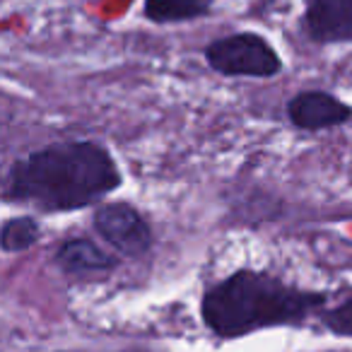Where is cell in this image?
Wrapping results in <instances>:
<instances>
[{
  "label": "cell",
  "mask_w": 352,
  "mask_h": 352,
  "mask_svg": "<svg viewBox=\"0 0 352 352\" xmlns=\"http://www.w3.org/2000/svg\"><path fill=\"white\" fill-rule=\"evenodd\" d=\"M118 169L94 142H60L17 162L10 196L51 210L85 208L118 186Z\"/></svg>",
  "instance_id": "obj_1"
},
{
  "label": "cell",
  "mask_w": 352,
  "mask_h": 352,
  "mask_svg": "<svg viewBox=\"0 0 352 352\" xmlns=\"http://www.w3.org/2000/svg\"><path fill=\"white\" fill-rule=\"evenodd\" d=\"M323 304V294L302 292L270 275L241 270L206 294L203 316L212 331L230 338L256 328L302 321Z\"/></svg>",
  "instance_id": "obj_2"
},
{
  "label": "cell",
  "mask_w": 352,
  "mask_h": 352,
  "mask_svg": "<svg viewBox=\"0 0 352 352\" xmlns=\"http://www.w3.org/2000/svg\"><path fill=\"white\" fill-rule=\"evenodd\" d=\"M206 58L222 75H246V78H273L280 73L278 54L258 34H234L208 46Z\"/></svg>",
  "instance_id": "obj_3"
},
{
  "label": "cell",
  "mask_w": 352,
  "mask_h": 352,
  "mask_svg": "<svg viewBox=\"0 0 352 352\" xmlns=\"http://www.w3.org/2000/svg\"><path fill=\"white\" fill-rule=\"evenodd\" d=\"M94 227L121 254L138 256L150 246L147 222L140 217V212L133 210L131 206H123V203L99 208L94 215Z\"/></svg>",
  "instance_id": "obj_4"
},
{
  "label": "cell",
  "mask_w": 352,
  "mask_h": 352,
  "mask_svg": "<svg viewBox=\"0 0 352 352\" xmlns=\"http://www.w3.org/2000/svg\"><path fill=\"white\" fill-rule=\"evenodd\" d=\"M287 113L292 123L304 131H321V128H333L350 121L352 109L342 104L338 97L328 92H302L292 97L287 107Z\"/></svg>",
  "instance_id": "obj_5"
},
{
  "label": "cell",
  "mask_w": 352,
  "mask_h": 352,
  "mask_svg": "<svg viewBox=\"0 0 352 352\" xmlns=\"http://www.w3.org/2000/svg\"><path fill=\"white\" fill-rule=\"evenodd\" d=\"M304 27L314 41L352 39V0H307Z\"/></svg>",
  "instance_id": "obj_6"
},
{
  "label": "cell",
  "mask_w": 352,
  "mask_h": 352,
  "mask_svg": "<svg viewBox=\"0 0 352 352\" xmlns=\"http://www.w3.org/2000/svg\"><path fill=\"white\" fill-rule=\"evenodd\" d=\"M58 263L70 273H87V270H102L113 265V258L104 254L99 246H94L89 239H70L60 246Z\"/></svg>",
  "instance_id": "obj_7"
},
{
  "label": "cell",
  "mask_w": 352,
  "mask_h": 352,
  "mask_svg": "<svg viewBox=\"0 0 352 352\" xmlns=\"http://www.w3.org/2000/svg\"><path fill=\"white\" fill-rule=\"evenodd\" d=\"M212 6V0H147L145 12L155 22H179L191 20Z\"/></svg>",
  "instance_id": "obj_8"
},
{
  "label": "cell",
  "mask_w": 352,
  "mask_h": 352,
  "mask_svg": "<svg viewBox=\"0 0 352 352\" xmlns=\"http://www.w3.org/2000/svg\"><path fill=\"white\" fill-rule=\"evenodd\" d=\"M39 239V227L32 217L10 220L0 232V246L6 251H25Z\"/></svg>",
  "instance_id": "obj_9"
},
{
  "label": "cell",
  "mask_w": 352,
  "mask_h": 352,
  "mask_svg": "<svg viewBox=\"0 0 352 352\" xmlns=\"http://www.w3.org/2000/svg\"><path fill=\"white\" fill-rule=\"evenodd\" d=\"M321 321L336 336H352V297H347L345 302L323 311Z\"/></svg>",
  "instance_id": "obj_10"
}]
</instances>
